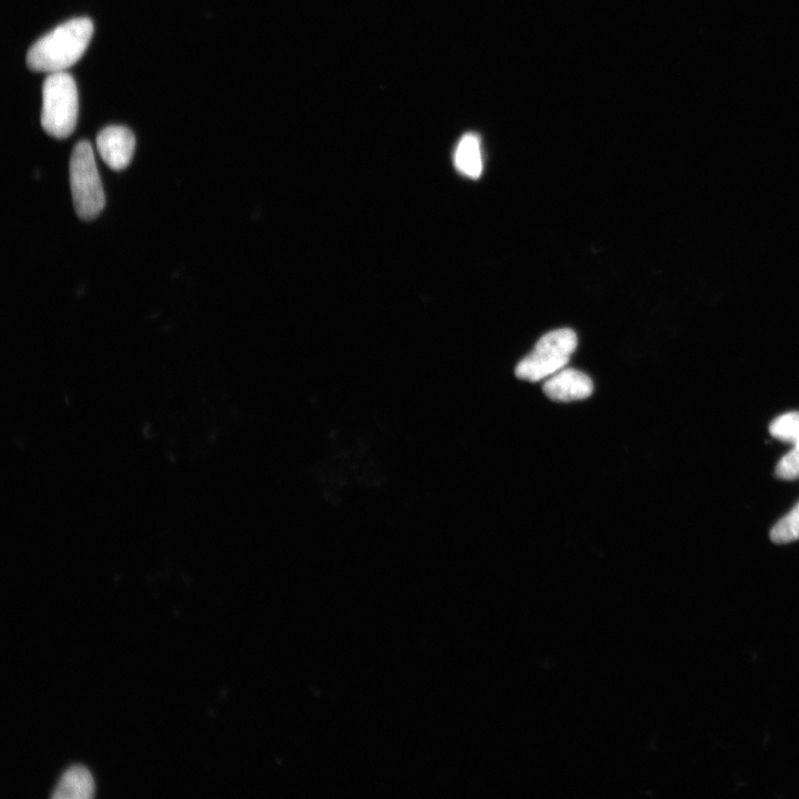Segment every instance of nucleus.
<instances>
[{
	"label": "nucleus",
	"mask_w": 799,
	"mask_h": 799,
	"mask_svg": "<svg viewBox=\"0 0 799 799\" xmlns=\"http://www.w3.org/2000/svg\"><path fill=\"white\" fill-rule=\"evenodd\" d=\"M92 34L93 24L90 19L68 20L30 47L27 64L32 71L48 74L65 71L83 55Z\"/></svg>",
	"instance_id": "obj_1"
},
{
	"label": "nucleus",
	"mask_w": 799,
	"mask_h": 799,
	"mask_svg": "<svg viewBox=\"0 0 799 799\" xmlns=\"http://www.w3.org/2000/svg\"><path fill=\"white\" fill-rule=\"evenodd\" d=\"M78 90L73 78L67 73H49L42 84L41 125L51 136H69L78 119Z\"/></svg>",
	"instance_id": "obj_2"
},
{
	"label": "nucleus",
	"mask_w": 799,
	"mask_h": 799,
	"mask_svg": "<svg viewBox=\"0 0 799 799\" xmlns=\"http://www.w3.org/2000/svg\"><path fill=\"white\" fill-rule=\"evenodd\" d=\"M70 185L74 210L82 220H92L102 211L105 199L88 141L78 142L70 158Z\"/></svg>",
	"instance_id": "obj_3"
},
{
	"label": "nucleus",
	"mask_w": 799,
	"mask_h": 799,
	"mask_svg": "<svg viewBox=\"0 0 799 799\" xmlns=\"http://www.w3.org/2000/svg\"><path fill=\"white\" fill-rule=\"evenodd\" d=\"M576 347L577 336L573 330L558 328L548 332L517 364L515 375L529 382H538L554 375L566 366Z\"/></svg>",
	"instance_id": "obj_4"
},
{
	"label": "nucleus",
	"mask_w": 799,
	"mask_h": 799,
	"mask_svg": "<svg viewBox=\"0 0 799 799\" xmlns=\"http://www.w3.org/2000/svg\"><path fill=\"white\" fill-rule=\"evenodd\" d=\"M135 146L133 133L122 125L102 129L97 136V148L103 162L119 171L129 165Z\"/></svg>",
	"instance_id": "obj_5"
},
{
	"label": "nucleus",
	"mask_w": 799,
	"mask_h": 799,
	"mask_svg": "<svg viewBox=\"0 0 799 799\" xmlns=\"http://www.w3.org/2000/svg\"><path fill=\"white\" fill-rule=\"evenodd\" d=\"M593 390L589 376L574 368L560 370L543 385L546 396L556 402L585 400L591 395Z\"/></svg>",
	"instance_id": "obj_6"
},
{
	"label": "nucleus",
	"mask_w": 799,
	"mask_h": 799,
	"mask_svg": "<svg viewBox=\"0 0 799 799\" xmlns=\"http://www.w3.org/2000/svg\"><path fill=\"white\" fill-rule=\"evenodd\" d=\"M93 780L90 772L79 765L69 767L59 779L53 799H88L93 796Z\"/></svg>",
	"instance_id": "obj_7"
},
{
	"label": "nucleus",
	"mask_w": 799,
	"mask_h": 799,
	"mask_svg": "<svg viewBox=\"0 0 799 799\" xmlns=\"http://www.w3.org/2000/svg\"><path fill=\"white\" fill-rule=\"evenodd\" d=\"M454 162L462 174L472 179L481 176L483 160L479 139L476 134L466 133L462 136L455 150Z\"/></svg>",
	"instance_id": "obj_8"
},
{
	"label": "nucleus",
	"mask_w": 799,
	"mask_h": 799,
	"mask_svg": "<svg viewBox=\"0 0 799 799\" xmlns=\"http://www.w3.org/2000/svg\"><path fill=\"white\" fill-rule=\"evenodd\" d=\"M770 538L776 544H786L799 539V503L770 530Z\"/></svg>",
	"instance_id": "obj_9"
},
{
	"label": "nucleus",
	"mask_w": 799,
	"mask_h": 799,
	"mask_svg": "<svg viewBox=\"0 0 799 799\" xmlns=\"http://www.w3.org/2000/svg\"><path fill=\"white\" fill-rule=\"evenodd\" d=\"M769 432L777 439L795 444L799 439V412L778 416L770 424Z\"/></svg>",
	"instance_id": "obj_10"
},
{
	"label": "nucleus",
	"mask_w": 799,
	"mask_h": 799,
	"mask_svg": "<svg viewBox=\"0 0 799 799\" xmlns=\"http://www.w3.org/2000/svg\"><path fill=\"white\" fill-rule=\"evenodd\" d=\"M776 476L781 479H795L799 477V446L787 453L776 466Z\"/></svg>",
	"instance_id": "obj_11"
}]
</instances>
